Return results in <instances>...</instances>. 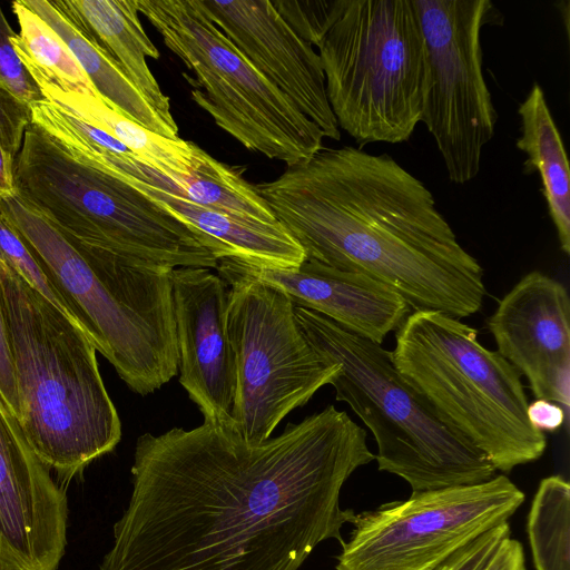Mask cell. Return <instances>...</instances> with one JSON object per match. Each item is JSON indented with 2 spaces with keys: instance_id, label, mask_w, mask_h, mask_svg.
Returning <instances> with one entry per match:
<instances>
[{
  "instance_id": "obj_17",
  "label": "cell",
  "mask_w": 570,
  "mask_h": 570,
  "mask_svg": "<svg viewBox=\"0 0 570 570\" xmlns=\"http://www.w3.org/2000/svg\"><path fill=\"white\" fill-rule=\"evenodd\" d=\"M218 273L255 278L286 292L295 305L312 309L342 328L382 344L411 313L391 287L366 275L305 259L298 267L276 268L222 258Z\"/></svg>"
},
{
  "instance_id": "obj_18",
  "label": "cell",
  "mask_w": 570,
  "mask_h": 570,
  "mask_svg": "<svg viewBox=\"0 0 570 570\" xmlns=\"http://www.w3.org/2000/svg\"><path fill=\"white\" fill-rule=\"evenodd\" d=\"M88 39L119 65L153 109L170 126L177 124L168 97L147 63L159 51L144 30L137 0H51Z\"/></svg>"
},
{
  "instance_id": "obj_26",
  "label": "cell",
  "mask_w": 570,
  "mask_h": 570,
  "mask_svg": "<svg viewBox=\"0 0 570 570\" xmlns=\"http://www.w3.org/2000/svg\"><path fill=\"white\" fill-rule=\"evenodd\" d=\"M0 261L18 273L60 312L81 328L75 314L45 274L19 235L0 216ZM82 330V328H81ZM83 331V330H82ZM86 334V333H85Z\"/></svg>"
},
{
  "instance_id": "obj_7",
  "label": "cell",
  "mask_w": 570,
  "mask_h": 570,
  "mask_svg": "<svg viewBox=\"0 0 570 570\" xmlns=\"http://www.w3.org/2000/svg\"><path fill=\"white\" fill-rule=\"evenodd\" d=\"M391 352L402 376L497 471L542 456L547 438L529 422L521 375L478 331L438 311H413L395 331Z\"/></svg>"
},
{
  "instance_id": "obj_19",
  "label": "cell",
  "mask_w": 570,
  "mask_h": 570,
  "mask_svg": "<svg viewBox=\"0 0 570 570\" xmlns=\"http://www.w3.org/2000/svg\"><path fill=\"white\" fill-rule=\"evenodd\" d=\"M131 186L208 238L218 261L229 257L276 268L298 267L305 261L303 248L279 223L252 220L145 185Z\"/></svg>"
},
{
  "instance_id": "obj_20",
  "label": "cell",
  "mask_w": 570,
  "mask_h": 570,
  "mask_svg": "<svg viewBox=\"0 0 570 570\" xmlns=\"http://www.w3.org/2000/svg\"><path fill=\"white\" fill-rule=\"evenodd\" d=\"M108 166L114 176L128 184L156 188L238 217L278 223L255 185L244 177L245 168L224 164L207 153L200 166L188 176L168 177L135 157H114Z\"/></svg>"
},
{
  "instance_id": "obj_9",
  "label": "cell",
  "mask_w": 570,
  "mask_h": 570,
  "mask_svg": "<svg viewBox=\"0 0 570 570\" xmlns=\"http://www.w3.org/2000/svg\"><path fill=\"white\" fill-rule=\"evenodd\" d=\"M190 77L194 102L247 149L287 166L322 150L323 131L266 80L223 35L200 0H137Z\"/></svg>"
},
{
  "instance_id": "obj_12",
  "label": "cell",
  "mask_w": 570,
  "mask_h": 570,
  "mask_svg": "<svg viewBox=\"0 0 570 570\" xmlns=\"http://www.w3.org/2000/svg\"><path fill=\"white\" fill-rule=\"evenodd\" d=\"M524 493L504 474L412 493L355 513L336 570H433L482 533L509 522Z\"/></svg>"
},
{
  "instance_id": "obj_2",
  "label": "cell",
  "mask_w": 570,
  "mask_h": 570,
  "mask_svg": "<svg viewBox=\"0 0 570 570\" xmlns=\"http://www.w3.org/2000/svg\"><path fill=\"white\" fill-rule=\"evenodd\" d=\"M255 188L305 259L385 284L412 311L461 320L481 309V265L430 189L389 155L323 148Z\"/></svg>"
},
{
  "instance_id": "obj_8",
  "label": "cell",
  "mask_w": 570,
  "mask_h": 570,
  "mask_svg": "<svg viewBox=\"0 0 570 570\" xmlns=\"http://www.w3.org/2000/svg\"><path fill=\"white\" fill-rule=\"evenodd\" d=\"M317 48L338 128L360 148L407 141L422 118L426 78L412 0H336Z\"/></svg>"
},
{
  "instance_id": "obj_23",
  "label": "cell",
  "mask_w": 570,
  "mask_h": 570,
  "mask_svg": "<svg viewBox=\"0 0 570 570\" xmlns=\"http://www.w3.org/2000/svg\"><path fill=\"white\" fill-rule=\"evenodd\" d=\"M66 42L99 96L126 117L153 132L177 139L178 127L168 125L148 104L119 65L88 39L51 0H22Z\"/></svg>"
},
{
  "instance_id": "obj_3",
  "label": "cell",
  "mask_w": 570,
  "mask_h": 570,
  "mask_svg": "<svg viewBox=\"0 0 570 570\" xmlns=\"http://www.w3.org/2000/svg\"><path fill=\"white\" fill-rule=\"evenodd\" d=\"M0 216L130 390L147 395L177 374L171 267L77 248L16 189L0 196Z\"/></svg>"
},
{
  "instance_id": "obj_16",
  "label": "cell",
  "mask_w": 570,
  "mask_h": 570,
  "mask_svg": "<svg viewBox=\"0 0 570 570\" xmlns=\"http://www.w3.org/2000/svg\"><path fill=\"white\" fill-rule=\"evenodd\" d=\"M200 2L209 19L257 72L289 98L325 138L341 139L318 53L269 0Z\"/></svg>"
},
{
  "instance_id": "obj_10",
  "label": "cell",
  "mask_w": 570,
  "mask_h": 570,
  "mask_svg": "<svg viewBox=\"0 0 570 570\" xmlns=\"http://www.w3.org/2000/svg\"><path fill=\"white\" fill-rule=\"evenodd\" d=\"M229 286L227 328L235 357L232 429L258 443L304 405L338 371L303 335L283 289L255 278L218 273Z\"/></svg>"
},
{
  "instance_id": "obj_30",
  "label": "cell",
  "mask_w": 570,
  "mask_h": 570,
  "mask_svg": "<svg viewBox=\"0 0 570 570\" xmlns=\"http://www.w3.org/2000/svg\"><path fill=\"white\" fill-rule=\"evenodd\" d=\"M30 124L29 105L14 97L0 80V141L14 157Z\"/></svg>"
},
{
  "instance_id": "obj_14",
  "label": "cell",
  "mask_w": 570,
  "mask_h": 570,
  "mask_svg": "<svg viewBox=\"0 0 570 570\" xmlns=\"http://www.w3.org/2000/svg\"><path fill=\"white\" fill-rule=\"evenodd\" d=\"M498 353L529 382L537 399L570 404V299L560 282L533 271L488 318Z\"/></svg>"
},
{
  "instance_id": "obj_6",
  "label": "cell",
  "mask_w": 570,
  "mask_h": 570,
  "mask_svg": "<svg viewBox=\"0 0 570 570\" xmlns=\"http://www.w3.org/2000/svg\"><path fill=\"white\" fill-rule=\"evenodd\" d=\"M17 194L75 247L171 268H216V246L125 180L68 153L35 124L14 164Z\"/></svg>"
},
{
  "instance_id": "obj_28",
  "label": "cell",
  "mask_w": 570,
  "mask_h": 570,
  "mask_svg": "<svg viewBox=\"0 0 570 570\" xmlns=\"http://www.w3.org/2000/svg\"><path fill=\"white\" fill-rule=\"evenodd\" d=\"M14 35L0 6V80L14 97L30 106L45 99L10 42Z\"/></svg>"
},
{
  "instance_id": "obj_4",
  "label": "cell",
  "mask_w": 570,
  "mask_h": 570,
  "mask_svg": "<svg viewBox=\"0 0 570 570\" xmlns=\"http://www.w3.org/2000/svg\"><path fill=\"white\" fill-rule=\"evenodd\" d=\"M0 308L11 355L17 419L38 458L62 480L111 452L117 410L85 332L0 261Z\"/></svg>"
},
{
  "instance_id": "obj_15",
  "label": "cell",
  "mask_w": 570,
  "mask_h": 570,
  "mask_svg": "<svg viewBox=\"0 0 570 570\" xmlns=\"http://www.w3.org/2000/svg\"><path fill=\"white\" fill-rule=\"evenodd\" d=\"M179 383L204 422L232 426L236 387L227 328L228 285L204 267L171 271Z\"/></svg>"
},
{
  "instance_id": "obj_1",
  "label": "cell",
  "mask_w": 570,
  "mask_h": 570,
  "mask_svg": "<svg viewBox=\"0 0 570 570\" xmlns=\"http://www.w3.org/2000/svg\"><path fill=\"white\" fill-rule=\"evenodd\" d=\"M334 405L253 443L204 422L137 439L129 503L99 570H298L344 543V483L375 460Z\"/></svg>"
},
{
  "instance_id": "obj_5",
  "label": "cell",
  "mask_w": 570,
  "mask_h": 570,
  "mask_svg": "<svg viewBox=\"0 0 570 570\" xmlns=\"http://www.w3.org/2000/svg\"><path fill=\"white\" fill-rule=\"evenodd\" d=\"M296 322L313 348L338 366L335 399L350 405L372 432L380 471L402 478L412 493L476 484L497 470L450 428L397 371L392 353L330 318L294 304Z\"/></svg>"
},
{
  "instance_id": "obj_27",
  "label": "cell",
  "mask_w": 570,
  "mask_h": 570,
  "mask_svg": "<svg viewBox=\"0 0 570 570\" xmlns=\"http://www.w3.org/2000/svg\"><path fill=\"white\" fill-rule=\"evenodd\" d=\"M294 31L312 46L320 43L335 12L336 0H272Z\"/></svg>"
},
{
  "instance_id": "obj_13",
  "label": "cell",
  "mask_w": 570,
  "mask_h": 570,
  "mask_svg": "<svg viewBox=\"0 0 570 570\" xmlns=\"http://www.w3.org/2000/svg\"><path fill=\"white\" fill-rule=\"evenodd\" d=\"M67 519L65 491L0 395V570H57Z\"/></svg>"
},
{
  "instance_id": "obj_21",
  "label": "cell",
  "mask_w": 570,
  "mask_h": 570,
  "mask_svg": "<svg viewBox=\"0 0 570 570\" xmlns=\"http://www.w3.org/2000/svg\"><path fill=\"white\" fill-rule=\"evenodd\" d=\"M45 100L106 131L130 149L142 163L168 177L191 175L206 151L191 141L170 139L153 132L107 104L99 94L66 91L24 66Z\"/></svg>"
},
{
  "instance_id": "obj_25",
  "label": "cell",
  "mask_w": 570,
  "mask_h": 570,
  "mask_svg": "<svg viewBox=\"0 0 570 570\" xmlns=\"http://www.w3.org/2000/svg\"><path fill=\"white\" fill-rule=\"evenodd\" d=\"M527 531L535 570H570V484L561 475L540 481Z\"/></svg>"
},
{
  "instance_id": "obj_33",
  "label": "cell",
  "mask_w": 570,
  "mask_h": 570,
  "mask_svg": "<svg viewBox=\"0 0 570 570\" xmlns=\"http://www.w3.org/2000/svg\"><path fill=\"white\" fill-rule=\"evenodd\" d=\"M16 158L0 141V196L9 194L14 187Z\"/></svg>"
},
{
  "instance_id": "obj_11",
  "label": "cell",
  "mask_w": 570,
  "mask_h": 570,
  "mask_svg": "<svg viewBox=\"0 0 570 570\" xmlns=\"http://www.w3.org/2000/svg\"><path fill=\"white\" fill-rule=\"evenodd\" d=\"M426 53L421 121L433 136L449 179L472 180L498 114L485 83L481 31L499 12L490 0H412Z\"/></svg>"
},
{
  "instance_id": "obj_24",
  "label": "cell",
  "mask_w": 570,
  "mask_h": 570,
  "mask_svg": "<svg viewBox=\"0 0 570 570\" xmlns=\"http://www.w3.org/2000/svg\"><path fill=\"white\" fill-rule=\"evenodd\" d=\"M20 32L10 42L23 66L66 91L97 95L89 78L60 36L22 0L11 3Z\"/></svg>"
},
{
  "instance_id": "obj_22",
  "label": "cell",
  "mask_w": 570,
  "mask_h": 570,
  "mask_svg": "<svg viewBox=\"0 0 570 570\" xmlns=\"http://www.w3.org/2000/svg\"><path fill=\"white\" fill-rule=\"evenodd\" d=\"M521 135L515 146L527 155L525 174L538 171L560 248L570 254V173L561 135L547 104L544 92L533 83L520 104Z\"/></svg>"
},
{
  "instance_id": "obj_29",
  "label": "cell",
  "mask_w": 570,
  "mask_h": 570,
  "mask_svg": "<svg viewBox=\"0 0 570 570\" xmlns=\"http://www.w3.org/2000/svg\"><path fill=\"white\" fill-rule=\"evenodd\" d=\"M511 535L509 522L472 540L433 570H483L501 542Z\"/></svg>"
},
{
  "instance_id": "obj_32",
  "label": "cell",
  "mask_w": 570,
  "mask_h": 570,
  "mask_svg": "<svg viewBox=\"0 0 570 570\" xmlns=\"http://www.w3.org/2000/svg\"><path fill=\"white\" fill-rule=\"evenodd\" d=\"M483 570H527L520 541L511 535L505 538Z\"/></svg>"
},
{
  "instance_id": "obj_31",
  "label": "cell",
  "mask_w": 570,
  "mask_h": 570,
  "mask_svg": "<svg viewBox=\"0 0 570 570\" xmlns=\"http://www.w3.org/2000/svg\"><path fill=\"white\" fill-rule=\"evenodd\" d=\"M527 416L532 426L539 431L553 432L564 423L568 412L554 402L537 399L528 404Z\"/></svg>"
}]
</instances>
